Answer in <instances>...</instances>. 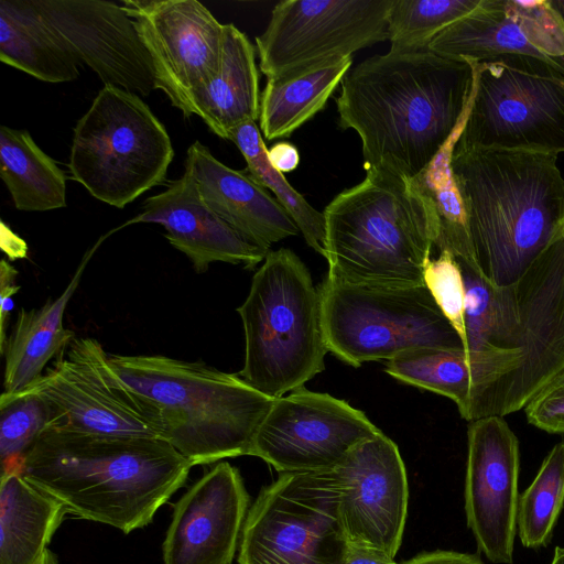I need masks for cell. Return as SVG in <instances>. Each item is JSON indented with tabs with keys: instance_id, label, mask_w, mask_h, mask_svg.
<instances>
[{
	"instance_id": "obj_1",
	"label": "cell",
	"mask_w": 564,
	"mask_h": 564,
	"mask_svg": "<svg viewBox=\"0 0 564 564\" xmlns=\"http://www.w3.org/2000/svg\"><path fill=\"white\" fill-rule=\"evenodd\" d=\"M475 77V64L465 59L389 50L343 77L339 127L359 135L365 169L386 166L411 180L464 123Z\"/></svg>"
},
{
	"instance_id": "obj_2",
	"label": "cell",
	"mask_w": 564,
	"mask_h": 564,
	"mask_svg": "<svg viewBox=\"0 0 564 564\" xmlns=\"http://www.w3.org/2000/svg\"><path fill=\"white\" fill-rule=\"evenodd\" d=\"M192 467L161 438L46 429L14 470L74 517L128 534L152 522Z\"/></svg>"
},
{
	"instance_id": "obj_3",
	"label": "cell",
	"mask_w": 564,
	"mask_h": 564,
	"mask_svg": "<svg viewBox=\"0 0 564 564\" xmlns=\"http://www.w3.org/2000/svg\"><path fill=\"white\" fill-rule=\"evenodd\" d=\"M476 262L495 285L516 283L564 225L557 155L503 149H454Z\"/></svg>"
},
{
	"instance_id": "obj_4",
	"label": "cell",
	"mask_w": 564,
	"mask_h": 564,
	"mask_svg": "<svg viewBox=\"0 0 564 564\" xmlns=\"http://www.w3.org/2000/svg\"><path fill=\"white\" fill-rule=\"evenodd\" d=\"M340 192L324 209L326 278L375 289L424 284L435 228L410 178L386 166Z\"/></svg>"
},
{
	"instance_id": "obj_5",
	"label": "cell",
	"mask_w": 564,
	"mask_h": 564,
	"mask_svg": "<svg viewBox=\"0 0 564 564\" xmlns=\"http://www.w3.org/2000/svg\"><path fill=\"white\" fill-rule=\"evenodd\" d=\"M113 373L160 419L162 437L193 466L248 455L274 399L238 373L162 355L108 354Z\"/></svg>"
},
{
	"instance_id": "obj_6",
	"label": "cell",
	"mask_w": 564,
	"mask_h": 564,
	"mask_svg": "<svg viewBox=\"0 0 564 564\" xmlns=\"http://www.w3.org/2000/svg\"><path fill=\"white\" fill-rule=\"evenodd\" d=\"M237 312L245 332L238 375L253 388L276 399L324 370L328 348L321 294L293 251L268 252Z\"/></svg>"
},
{
	"instance_id": "obj_7",
	"label": "cell",
	"mask_w": 564,
	"mask_h": 564,
	"mask_svg": "<svg viewBox=\"0 0 564 564\" xmlns=\"http://www.w3.org/2000/svg\"><path fill=\"white\" fill-rule=\"evenodd\" d=\"M173 158L167 130L142 98L104 85L74 128L68 167L93 197L124 208L165 181Z\"/></svg>"
},
{
	"instance_id": "obj_8",
	"label": "cell",
	"mask_w": 564,
	"mask_h": 564,
	"mask_svg": "<svg viewBox=\"0 0 564 564\" xmlns=\"http://www.w3.org/2000/svg\"><path fill=\"white\" fill-rule=\"evenodd\" d=\"M318 291L328 351L352 367L422 348L465 350L425 285L375 289L325 276Z\"/></svg>"
},
{
	"instance_id": "obj_9",
	"label": "cell",
	"mask_w": 564,
	"mask_h": 564,
	"mask_svg": "<svg viewBox=\"0 0 564 564\" xmlns=\"http://www.w3.org/2000/svg\"><path fill=\"white\" fill-rule=\"evenodd\" d=\"M349 546L334 469L286 473L249 508L238 564H345Z\"/></svg>"
},
{
	"instance_id": "obj_10",
	"label": "cell",
	"mask_w": 564,
	"mask_h": 564,
	"mask_svg": "<svg viewBox=\"0 0 564 564\" xmlns=\"http://www.w3.org/2000/svg\"><path fill=\"white\" fill-rule=\"evenodd\" d=\"M24 390L45 402L47 429L163 440L160 419L113 373L97 339L75 337Z\"/></svg>"
},
{
	"instance_id": "obj_11",
	"label": "cell",
	"mask_w": 564,
	"mask_h": 564,
	"mask_svg": "<svg viewBox=\"0 0 564 564\" xmlns=\"http://www.w3.org/2000/svg\"><path fill=\"white\" fill-rule=\"evenodd\" d=\"M471 101L456 150L564 153V78L500 63L475 64Z\"/></svg>"
},
{
	"instance_id": "obj_12",
	"label": "cell",
	"mask_w": 564,
	"mask_h": 564,
	"mask_svg": "<svg viewBox=\"0 0 564 564\" xmlns=\"http://www.w3.org/2000/svg\"><path fill=\"white\" fill-rule=\"evenodd\" d=\"M513 284L520 359L484 393L473 421L524 409L564 370V225Z\"/></svg>"
},
{
	"instance_id": "obj_13",
	"label": "cell",
	"mask_w": 564,
	"mask_h": 564,
	"mask_svg": "<svg viewBox=\"0 0 564 564\" xmlns=\"http://www.w3.org/2000/svg\"><path fill=\"white\" fill-rule=\"evenodd\" d=\"M393 0H284L256 37L260 70L283 78L388 40Z\"/></svg>"
},
{
	"instance_id": "obj_14",
	"label": "cell",
	"mask_w": 564,
	"mask_h": 564,
	"mask_svg": "<svg viewBox=\"0 0 564 564\" xmlns=\"http://www.w3.org/2000/svg\"><path fill=\"white\" fill-rule=\"evenodd\" d=\"M380 432L346 401L302 387L274 399L248 455L280 474L328 470Z\"/></svg>"
},
{
	"instance_id": "obj_15",
	"label": "cell",
	"mask_w": 564,
	"mask_h": 564,
	"mask_svg": "<svg viewBox=\"0 0 564 564\" xmlns=\"http://www.w3.org/2000/svg\"><path fill=\"white\" fill-rule=\"evenodd\" d=\"M438 55L564 78V30L545 0H481L429 44Z\"/></svg>"
},
{
	"instance_id": "obj_16",
	"label": "cell",
	"mask_w": 564,
	"mask_h": 564,
	"mask_svg": "<svg viewBox=\"0 0 564 564\" xmlns=\"http://www.w3.org/2000/svg\"><path fill=\"white\" fill-rule=\"evenodd\" d=\"M153 67L156 89L186 118L192 93L218 70L224 24L197 0H124Z\"/></svg>"
},
{
	"instance_id": "obj_17",
	"label": "cell",
	"mask_w": 564,
	"mask_h": 564,
	"mask_svg": "<svg viewBox=\"0 0 564 564\" xmlns=\"http://www.w3.org/2000/svg\"><path fill=\"white\" fill-rule=\"evenodd\" d=\"M519 441L502 416L471 421L467 431L465 513L479 551L512 564L520 494Z\"/></svg>"
},
{
	"instance_id": "obj_18",
	"label": "cell",
	"mask_w": 564,
	"mask_h": 564,
	"mask_svg": "<svg viewBox=\"0 0 564 564\" xmlns=\"http://www.w3.org/2000/svg\"><path fill=\"white\" fill-rule=\"evenodd\" d=\"M350 544L394 558L408 518L409 484L397 444L382 432L355 447L335 468Z\"/></svg>"
},
{
	"instance_id": "obj_19",
	"label": "cell",
	"mask_w": 564,
	"mask_h": 564,
	"mask_svg": "<svg viewBox=\"0 0 564 564\" xmlns=\"http://www.w3.org/2000/svg\"><path fill=\"white\" fill-rule=\"evenodd\" d=\"M80 63L105 85L141 96L154 89L150 55L122 4L107 0H34Z\"/></svg>"
},
{
	"instance_id": "obj_20",
	"label": "cell",
	"mask_w": 564,
	"mask_h": 564,
	"mask_svg": "<svg viewBox=\"0 0 564 564\" xmlns=\"http://www.w3.org/2000/svg\"><path fill=\"white\" fill-rule=\"evenodd\" d=\"M249 502L239 470L217 463L174 505L162 544L164 564H231Z\"/></svg>"
},
{
	"instance_id": "obj_21",
	"label": "cell",
	"mask_w": 564,
	"mask_h": 564,
	"mask_svg": "<svg viewBox=\"0 0 564 564\" xmlns=\"http://www.w3.org/2000/svg\"><path fill=\"white\" fill-rule=\"evenodd\" d=\"M135 223L162 225L167 241L191 260L197 273L206 272L214 262L252 269L270 251L218 216L204 202L186 170L164 191L148 197L142 212L124 226Z\"/></svg>"
},
{
	"instance_id": "obj_22",
	"label": "cell",
	"mask_w": 564,
	"mask_h": 564,
	"mask_svg": "<svg viewBox=\"0 0 564 564\" xmlns=\"http://www.w3.org/2000/svg\"><path fill=\"white\" fill-rule=\"evenodd\" d=\"M188 171L204 202L225 221L259 245L270 249L300 232L299 227L260 184L245 171L217 160L199 141L193 142L185 158Z\"/></svg>"
},
{
	"instance_id": "obj_23",
	"label": "cell",
	"mask_w": 564,
	"mask_h": 564,
	"mask_svg": "<svg viewBox=\"0 0 564 564\" xmlns=\"http://www.w3.org/2000/svg\"><path fill=\"white\" fill-rule=\"evenodd\" d=\"M520 355L518 349L467 352L422 348L388 360L384 370L402 382L449 398L462 417L471 422L480 398L517 367Z\"/></svg>"
},
{
	"instance_id": "obj_24",
	"label": "cell",
	"mask_w": 564,
	"mask_h": 564,
	"mask_svg": "<svg viewBox=\"0 0 564 564\" xmlns=\"http://www.w3.org/2000/svg\"><path fill=\"white\" fill-rule=\"evenodd\" d=\"M260 96L253 44L232 23L224 24L218 70L192 93L193 113L228 140L232 129L259 119Z\"/></svg>"
},
{
	"instance_id": "obj_25",
	"label": "cell",
	"mask_w": 564,
	"mask_h": 564,
	"mask_svg": "<svg viewBox=\"0 0 564 564\" xmlns=\"http://www.w3.org/2000/svg\"><path fill=\"white\" fill-rule=\"evenodd\" d=\"M104 238L85 253L70 282L57 299L36 310H20L1 352L4 357L3 392L17 393L36 382L47 362L75 338V333L63 325L64 312Z\"/></svg>"
},
{
	"instance_id": "obj_26",
	"label": "cell",
	"mask_w": 564,
	"mask_h": 564,
	"mask_svg": "<svg viewBox=\"0 0 564 564\" xmlns=\"http://www.w3.org/2000/svg\"><path fill=\"white\" fill-rule=\"evenodd\" d=\"M0 61L47 83L75 80L82 65L34 0H0Z\"/></svg>"
},
{
	"instance_id": "obj_27",
	"label": "cell",
	"mask_w": 564,
	"mask_h": 564,
	"mask_svg": "<svg viewBox=\"0 0 564 564\" xmlns=\"http://www.w3.org/2000/svg\"><path fill=\"white\" fill-rule=\"evenodd\" d=\"M67 513L20 473L1 471L0 564H36Z\"/></svg>"
},
{
	"instance_id": "obj_28",
	"label": "cell",
	"mask_w": 564,
	"mask_h": 564,
	"mask_svg": "<svg viewBox=\"0 0 564 564\" xmlns=\"http://www.w3.org/2000/svg\"><path fill=\"white\" fill-rule=\"evenodd\" d=\"M352 59H336L283 78H269L260 96L259 122L267 140L289 138L321 111Z\"/></svg>"
},
{
	"instance_id": "obj_29",
	"label": "cell",
	"mask_w": 564,
	"mask_h": 564,
	"mask_svg": "<svg viewBox=\"0 0 564 564\" xmlns=\"http://www.w3.org/2000/svg\"><path fill=\"white\" fill-rule=\"evenodd\" d=\"M0 176L22 212L66 206V175L29 131L0 127Z\"/></svg>"
},
{
	"instance_id": "obj_30",
	"label": "cell",
	"mask_w": 564,
	"mask_h": 564,
	"mask_svg": "<svg viewBox=\"0 0 564 564\" xmlns=\"http://www.w3.org/2000/svg\"><path fill=\"white\" fill-rule=\"evenodd\" d=\"M462 127L433 161L410 181L431 210L435 228L434 245L440 252L448 251L457 262L479 269L474 253L466 207L451 166Z\"/></svg>"
},
{
	"instance_id": "obj_31",
	"label": "cell",
	"mask_w": 564,
	"mask_h": 564,
	"mask_svg": "<svg viewBox=\"0 0 564 564\" xmlns=\"http://www.w3.org/2000/svg\"><path fill=\"white\" fill-rule=\"evenodd\" d=\"M458 263L465 283L466 351L517 349L519 317L514 284L497 286L479 269Z\"/></svg>"
},
{
	"instance_id": "obj_32",
	"label": "cell",
	"mask_w": 564,
	"mask_h": 564,
	"mask_svg": "<svg viewBox=\"0 0 564 564\" xmlns=\"http://www.w3.org/2000/svg\"><path fill=\"white\" fill-rule=\"evenodd\" d=\"M228 140L234 142L247 162L248 174L261 186L270 189L294 220L306 243L325 258V217L295 191L283 173L275 170L256 121L232 129Z\"/></svg>"
},
{
	"instance_id": "obj_33",
	"label": "cell",
	"mask_w": 564,
	"mask_h": 564,
	"mask_svg": "<svg viewBox=\"0 0 564 564\" xmlns=\"http://www.w3.org/2000/svg\"><path fill=\"white\" fill-rule=\"evenodd\" d=\"M564 506V442L552 447L520 495L517 533L524 547L547 545Z\"/></svg>"
},
{
	"instance_id": "obj_34",
	"label": "cell",
	"mask_w": 564,
	"mask_h": 564,
	"mask_svg": "<svg viewBox=\"0 0 564 564\" xmlns=\"http://www.w3.org/2000/svg\"><path fill=\"white\" fill-rule=\"evenodd\" d=\"M481 0H393L388 17L390 51L427 48L447 26L474 12Z\"/></svg>"
},
{
	"instance_id": "obj_35",
	"label": "cell",
	"mask_w": 564,
	"mask_h": 564,
	"mask_svg": "<svg viewBox=\"0 0 564 564\" xmlns=\"http://www.w3.org/2000/svg\"><path fill=\"white\" fill-rule=\"evenodd\" d=\"M48 409L36 394L22 390L0 397L1 465L21 459L47 429Z\"/></svg>"
},
{
	"instance_id": "obj_36",
	"label": "cell",
	"mask_w": 564,
	"mask_h": 564,
	"mask_svg": "<svg viewBox=\"0 0 564 564\" xmlns=\"http://www.w3.org/2000/svg\"><path fill=\"white\" fill-rule=\"evenodd\" d=\"M424 284L441 312L460 336L466 350L465 283L462 269L448 251L440 252L424 270Z\"/></svg>"
},
{
	"instance_id": "obj_37",
	"label": "cell",
	"mask_w": 564,
	"mask_h": 564,
	"mask_svg": "<svg viewBox=\"0 0 564 564\" xmlns=\"http://www.w3.org/2000/svg\"><path fill=\"white\" fill-rule=\"evenodd\" d=\"M528 422L551 434H564V370L524 408Z\"/></svg>"
},
{
	"instance_id": "obj_38",
	"label": "cell",
	"mask_w": 564,
	"mask_h": 564,
	"mask_svg": "<svg viewBox=\"0 0 564 564\" xmlns=\"http://www.w3.org/2000/svg\"><path fill=\"white\" fill-rule=\"evenodd\" d=\"M18 271L7 260L0 262V354L7 340V325L13 307L12 297L20 290L15 283Z\"/></svg>"
},
{
	"instance_id": "obj_39",
	"label": "cell",
	"mask_w": 564,
	"mask_h": 564,
	"mask_svg": "<svg viewBox=\"0 0 564 564\" xmlns=\"http://www.w3.org/2000/svg\"><path fill=\"white\" fill-rule=\"evenodd\" d=\"M401 564H484L475 554L455 551H433L421 553Z\"/></svg>"
},
{
	"instance_id": "obj_40",
	"label": "cell",
	"mask_w": 564,
	"mask_h": 564,
	"mask_svg": "<svg viewBox=\"0 0 564 564\" xmlns=\"http://www.w3.org/2000/svg\"><path fill=\"white\" fill-rule=\"evenodd\" d=\"M271 165L281 173L295 170L300 163L297 149L289 142H278L268 150Z\"/></svg>"
},
{
	"instance_id": "obj_41",
	"label": "cell",
	"mask_w": 564,
	"mask_h": 564,
	"mask_svg": "<svg viewBox=\"0 0 564 564\" xmlns=\"http://www.w3.org/2000/svg\"><path fill=\"white\" fill-rule=\"evenodd\" d=\"M345 564H398L394 558L373 549L350 544Z\"/></svg>"
},
{
	"instance_id": "obj_42",
	"label": "cell",
	"mask_w": 564,
	"mask_h": 564,
	"mask_svg": "<svg viewBox=\"0 0 564 564\" xmlns=\"http://www.w3.org/2000/svg\"><path fill=\"white\" fill-rule=\"evenodd\" d=\"M564 30V0H545Z\"/></svg>"
},
{
	"instance_id": "obj_43",
	"label": "cell",
	"mask_w": 564,
	"mask_h": 564,
	"mask_svg": "<svg viewBox=\"0 0 564 564\" xmlns=\"http://www.w3.org/2000/svg\"><path fill=\"white\" fill-rule=\"evenodd\" d=\"M36 564H59V562L56 554L53 553L50 549H46Z\"/></svg>"
},
{
	"instance_id": "obj_44",
	"label": "cell",
	"mask_w": 564,
	"mask_h": 564,
	"mask_svg": "<svg viewBox=\"0 0 564 564\" xmlns=\"http://www.w3.org/2000/svg\"><path fill=\"white\" fill-rule=\"evenodd\" d=\"M551 564H564V546H556Z\"/></svg>"
}]
</instances>
